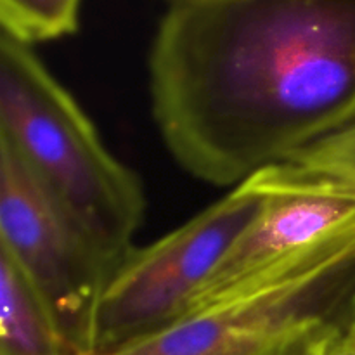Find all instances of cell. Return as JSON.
<instances>
[{
    "label": "cell",
    "instance_id": "1",
    "mask_svg": "<svg viewBox=\"0 0 355 355\" xmlns=\"http://www.w3.org/2000/svg\"><path fill=\"white\" fill-rule=\"evenodd\" d=\"M149 94L173 159L236 187L355 123V0H173Z\"/></svg>",
    "mask_w": 355,
    "mask_h": 355
},
{
    "label": "cell",
    "instance_id": "2",
    "mask_svg": "<svg viewBox=\"0 0 355 355\" xmlns=\"http://www.w3.org/2000/svg\"><path fill=\"white\" fill-rule=\"evenodd\" d=\"M0 139L9 142L111 272L144 220L137 173L114 158L92 120L31 45L0 35ZM113 276V274H111Z\"/></svg>",
    "mask_w": 355,
    "mask_h": 355
},
{
    "label": "cell",
    "instance_id": "3",
    "mask_svg": "<svg viewBox=\"0 0 355 355\" xmlns=\"http://www.w3.org/2000/svg\"><path fill=\"white\" fill-rule=\"evenodd\" d=\"M315 321H355V232L281 262L155 335L104 355H252Z\"/></svg>",
    "mask_w": 355,
    "mask_h": 355
},
{
    "label": "cell",
    "instance_id": "4",
    "mask_svg": "<svg viewBox=\"0 0 355 355\" xmlns=\"http://www.w3.org/2000/svg\"><path fill=\"white\" fill-rule=\"evenodd\" d=\"M266 201L245 180L175 231L132 250L99 302L92 355L114 352L182 318Z\"/></svg>",
    "mask_w": 355,
    "mask_h": 355
},
{
    "label": "cell",
    "instance_id": "5",
    "mask_svg": "<svg viewBox=\"0 0 355 355\" xmlns=\"http://www.w3.org/2000/svg\"><path fill=\"white\" fill-rule=\"evenodd\" d=\"M0 250L42 295L69 349L92 355L97 309L113 272L3 139Z\"/></svg>",
    "mask_w": 355,
    "mask_h": 355
},
{
    "label": "cell",
    "instance_id": "6",
    "mask_svg": "<svg viewBox=\"0 0 355 355\" xmlns=\"http://www.w3.org/2000/svg\"><path fill=\"white\" fill-rule=\"evenodd\" d=\"M246 180L267 194L266 205L225 253L186 314L220 300L281 262L355 232L354 193L295 177L281 165L259 170Z\"/></svg>",
    "mask_w": 355,
    "mask_h": 355
},
{
    "label": "cell",
    "instance_id": "7",
    "mask_svg": "<svg viewBox=\"0 0 355 355\" xmlns=\"http://www.w3.org/2000/svg\"><path fill=\"white\" fill-rule=\"evenodd\" d=\"M0 355H75L51 309L0 250Z\"/></svg>",
    "mask_w": 355,
    "mask_h": 355
},
{
    "label": "cell",
    "instance_id": "8",
    "mask_svg": "<svg viewBox=\"0 0 355 355\" xmlns=\"http://www.w3.org/2000/svg\"><path fill=\"white\" fill-rule=\"evenodd\" d=\"M82 0H0L2 33L24 45L51 42L78 30Z\"/></svg>",
    "mask_w": 355,
    "mask_h": 355
},
{
    "label": "cell",
    "instance_id": "9",
    "mask_svg": "<svg viewBox=\"0 0 355 355\" xmlns=\"http://www.w3.org/2000/svg\"><path fill=\"white\" fill-rule=\"evenodd\" d=\"M279 165L295 177L355 194V123Z\"/></svg>",
    "mask_w": 355,
    "mask_h": 355
},
{
    "label": "cell",
    "instance_id": "10",
    "mask_svg": "<svg viewBox=\"0 0 355 355\" xmlns=\"http://www.w3.org/2000/svg\"><path fill=\"white\" fill-rule=\"evenodd\" d=\"M350 324L352 322H309L277 336L252 355H328L333 343Z\"/></svg>",
    "mask_w": 355,
    "mask_h": 355
},
{
    "label": "cell",
    "instance_id": "11",
    "mask_svg": "<svg viewBox=\"0 0 355 355\" xmlns=\"http://www.w3.org/2000/svg\"><path fill=\"white\" fill-rule=\"evenodd\" d=\"M328 355H355V322L338 336Z\"/></svg>",
    "mask_w": 355,
    "mask_h": 355
},
{
    "label": "cell",
    "instance_id": "12",
    "mask_svg": "<svg viewBox=\"0 0 355 355\" xmlns=\"http://www.w3.org/2000/svg\"><path fill=\"white\" fill-rule=\"evenodd\" d=\"M172 2H173V0H172Z\"/></svg>",
    "mask_w": 355,
    "mask_h": 355
}]
</instances>
